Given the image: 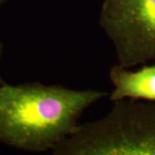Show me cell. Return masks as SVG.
<instances>
[{"label": "cell", "mask_w": 155, "mask_h": 155, "mask_svg": "<svg viewBox=\"0 0 155 155\" xmlns=\"http://www.w3.org/2000/svg\"><path fill=\"white\" fill-rule=\"evenodd\" d=\"M99 22L120 66L155 61V0H104Z\"/></svg>", "instance_id": "3"}, {"label": "cell", "mask_w": 155, "mask_h": 155, "mask_svg": "<svg viewBox=\"0 0 155 155\" xmlns=\"http://www.w3.org/2000/svg\"><path fill=\"white\" fill-rule=\"evenodd\" d=\"M54 155H155V102L122 99L108 115L78 124Z\"/></svg>", "instance_id": "2"}, {"label": "cell", "mask_w": 155, "mask_h": 155, "mask_svg": "<svg viewBox=\"0 0 155 155\" xmlns=\"http://www.w3.org/2000/svg\"><path fill=\"white\" fill-rule=\"evenodd\" d=\"M6 1H8V0H0V5H1L2 4H4V3H5Z\"/></svg>", "instance_id": "6"}, {"label": "cell", "mask_w": 155, "mask_h": 155, "mask_svg": "<svg viewBox=\"0 0 155 155\" xmlns=\"http://www.w3.org/2000/svg\"><path fill=\"white\" fill-rule=\"evenodd\" d=\"M107 96L39 82L0 84V142L43 153L71 135L83 112Z\"/></svg>", "instance_id": "1"}, {"label": "cell", "mask_w": 155, "mask_h": 155, "mask_svg": "<svg viewBox=\"0 0 155 155\" xmlns=\"http://www.w3.org/2000/svg\"><path fill=\"white\" fill-rule=\"evenodd\" d=\"M127 69L118 64L110 71V79L114 85L110 95L111 102L126 98L155 102V63L136 72Z\"/></svg>", "instance_id": "4"}, {"label": "cell", "mask_w": 155, "mask_h": 155, "mask_svg": "<svg viewBox=\"0 0 155 155\" xmlns=\"http://www.w3.org/2000/svg\"><path fill=\"white\" fill-rule=\"evenodd\" d=\"M3 48H4L3 44H2V42L0 41V60H1L2 54H3ZM5 84V82H4V80L2 79V78H1V76H0V84Z\"/></svg>", "instance_id": "5"}]
</instances>
